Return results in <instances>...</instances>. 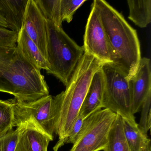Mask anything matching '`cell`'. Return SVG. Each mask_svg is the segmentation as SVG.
Segmentation results:
<instances>
[{
	"label": "cell",
	"instance_id": "obj_1",
	"mask_svg": "<svg viewBox=\"0 0 151 151\" xmlns=\"http://www.w3.org/2000/svg\"><path fill=\"white\" fill-rule=\"evenodd\" d=\"M0 92L12 94L20 102H32L49 95L45 76L17 46H0Z\"/></svg>",
	"mask_w": 151,
	"mask_h": 151
},
{
	"label": "cell",
	"instance_id": "obj_24",
	"mask_svg": "<svg viewBox=\"0 0 151 151\" xmlns=\"http://www.w3.org/2000/svg\"><path fill=\"white\" fill-rule=\"evenodd\" d=\"M18 33L8 29L0 27V46H17Z\"/></svg>",
	"mask_w": 151,
	"mask_h": 151
},
{
	"label": "cell",
	"instance_id": "obj_26",
	"mask_svg": "<svg viewBox=\"0 0 151 151\" xmlns=\"http://www.w3.org/2000/svg\"><path fill=\"white\" fill-rule=\"evenodd\" d=\"M151 147H150V148H148V149L146 150L145 151H151Z\"/></svg>",
	"mask_w": 151,
	"mask_h": 151
},
{
	"label": "cell",
	"instance_id": "obj_15",
	"mask_svg": "<svg viewBox=\"0 0 151 151\" xmlns=\"http://www.w3.org/2000/svg\"><path fill=\"white\" fill-rule=\"evenodd\" d=\"M125 139L131 151H145L151 147L147 134L139 129L135 120L122 118Z\"/></svg>",
	"mask_w": 151,
	"mask_h": 151
},
{
	"label": "cell",
	"instance_id": "obj_8",
	"mask_svg": "<svg viewBox=\"0 0 151 151\" xmlns=\"http://www.w3.org/2000/svg\"><path fill=\"white\" fill-rule=\"evenodd\" d=\"M83 47L85 52L103 63L114 62V55L107 36L99 14L93 3L86 26Z\"/></svg>",
	"mask_w": 151,
	"mask_h": 151
},
{
	"label": "cell",
	"instance_id": "obj_21",
	"mask_svg": "<svg viewBox=\"0 0 151 151\" xmlns=\"http://www.w3.org/2000/svg\"><path fill=\"white\" fill-rule=\"evenodd\" d=\"M86 0H60L61 17L63 22L70 23L76 11Z\"/></svg>",
	"mask_w": 151,
	"mask_h": 151
},
{
	"label": "cell",
	"instance_id": "obj_23",
	"mask_svg": "<svg viewBox=\"0 0 151 151\" xmlns=\"http://www.w3.org/2000/svg\"><path fill=\"white\" fill-rule=\"evenodd\" d=\"M151 93L146 98L141 106V116L138 124L140 129L145 134H147L148 130L151 128Z\"/></svg>",
	"mask_w": 151,
	"mask_h": 151
},
{
	"label": "cell",
	"instance_id": "obj_6",
	"mask_svg": "<svg viewBox=\"0 0 151 151\" xmlns=\"http://www.w3.org/2000/svg\"><path fill=\"white\" fill-rule=\"evenodd\" d=\"M104 85L102 108L109 109L122 118L135 120L132 112L131 91L125 73L112 63L102 65Z\"/></svg>",
	"mask_w": 151,
	"mask_h": 151
},
{
	"label": "cell",
	"instance_id": "obj_16",
	"mask_svg": "<svg viewBox=\"0 0 151 151\" xmlns=\"http://www.w3.org/2000/svg\"><path fill=\"white\" fill-rule=\"evenodd\" d=\"M128 18L140 28H145L151 22V0H128Z\"/></svg>",
	"mask_w": 151,
	"mask_h": 151
},
{
	"label": "cell",
	"instance_id": "obj_7",
	"mask_svg": "<svg viewBox=\"0 0 151 151\" xmlns=\"http://www.w3.org/2000/svg\"><path fill=\"white\" fill-rule=\"evenodd\" d=\"M116 114L102 109L84 120L79 136L70 151H104Z\"/></svg>",
	"mask_w": 151,
	"mask_h": 151
},
{
	"label": "cell",
	"instance_id": "obj_5",
	"mask_svg": "<svg viewBox=\"0 0 151 151\" xmlns=\"http://www.w3.org/2000/svg\"><path fill=\"white\" fill-rule=\"evenodd\" d=\"M13 127L30 123L53 139L59 114V102L51 95L29 102H20L12 99Z\"/></svg>",
	"mask_w": 151,
	"mask_h": 151
},
{
	"label": "cell",
	"instance_id": "obj_12",
	"mask_svg": "<svg viewBox=\"0 0 151 151\" xmlns=\"http://www.w3.org/2000/svg\"><path fill=\"white\" fill-rule=\"evenodd\" d=\"M104 80L101 68L93 75L79 111L84 118L102 109Z\"/></svg>",
	"mask_w": 151,
	"mask_h": 151
},
{
	"label": "cell",
	"instance_id": "obj_19",
	"mask_svg": "<svg viewBox=\"0 0 151 151\" xmlns=\"http://www.w3.org/2000/svg\"><path fill=\"white\" fill-rule=\"evenodd\" d=\"M14 118L12 99L0 100V137L12 130Z\"/></svg>",
	"mask_w": 151,
	"mask_h": 151
},
{
	"label": "cell",
	"instance_id": "obj_22",
	"mask_svg": "<svg viewBox=\"0 0 151 151\" xmlns=\"http://www.w3.org/2000/svg\"><path fill=\"white\" fill-rule=\"evenodd\" d=\"M23 124L0 137V151H15Z\"/></svg>",
	"mask_w": 151,
	"mask_h": 151
},
{
	"label": "cell",
	"instance_id": "obj_11",
	"mask_svg": "<svg viewBox=\"0 0 151 151\" xmlns=\"http://www.w3.org/2000/svg\"><path fill=\"white\" fill-rule=\"evenodd\" d=\"M22 124L15 151H47L53 139L30 123Z\"/></svg>",
	"mask_w": 151,
	"mask_h": 151
},
{
	"label": "cell",
	"instance_id": "obj_2",
	"mask_svg": "<svg viewBox=\"0 0 151 151\" xmlns=\"http://www.w3.org/2000/svg\"><path fill=\"white\" fill-rule=\"evenodd\" d=\"M114 55L113 63L129 80L135 75L141 59L140 43L136 30L124 17L104 0H94Z\"/></svg>",
	"mask_w": 151,
	"mask_h": 151
},
{
	"label": "cell",
	"instance_id": "obj_14",
	"mask_svg": "<svg viewBox=\"0 0 151 151\" xmlns=\"http://www.w3.org/2000/svg\"><path fill=\"white\" fill-rule=\"evenodd\" d=\"M17 47L23 57L37 69L40 71L49 70L48 61L22 28L18 33Z\"/></svg>",
	"mask_w": 151,
	"mask_h": 151
},
{
	"label": "cell",
	"instance_id": "obj_10",
	"mask_svg": "<svg viewBox=\"0 0 151 151\" xmlns=\"http://www.w3.org/2000/svg\"><path fill=\"white\" fill-rule=\"evenodd\" d=\"M131 91L133 115L140 111L146 98L151 93V61L148 58H141L136 74L129 80Z\"/></svg>",
	"mask_w": 151,
	"mask_h": 151
},
{
	"label": "cell",
	"instance_id": "obj_4",
	"mask_svg": "<svg viewBox=\"0 0 151 151\" xmlns=\"http://www.w3.org/2000/svg\"><path fill=\"white\" fill-rule=\"evenodd\" d=\"M47 22V60L49 68L46 72L66 86L84 54V49L70 38L62 28Z\"/></svg>",
	"mask_w": 151,
	"mask_h": 151
},
{
	"label": "cell",
	"instance_id": "obj_25",
	"mask_svg": "<svg viewBox=\"0 0 151 151\" xmlns=\"http://www.w3.org/2000/svg\"><path fill=\"white\" fill-rule=\"evenodd\" d=\"M0 27L7 29V24L6 22L5 19L0 15Z\"/></svg>",
	"mask_w": 151,
	"mask_h": 151
},
{
	"label": "cell",
	"instance_id": "obj_17",
	"mask_svg": "<svg viewBox=\"0 0 151 151\" xmlns=\"http://www.w3.org/2000/svg\"><path fill=\"white\" fill-rule=\"evenodd\" d=\"M104 151H131L124 137L122 117L120 115L116 114Z\"/></svg>",
	"mask_w": 151,
	"mask_h": 151
},
{
	"label": "cell",
	"instance_id": "obj_13",
	"mask_svg": "<svg viewBox=\"0 0 151 151\" xmlns=\"http://www.w3.org/2000/svg\"><path fill=\"white\" fill-rule=\"evenodd\" d=\"M29 0H0V15L7 29L18 33L22 29Z\"/></svg>",
	"mask_w": 151,
	"mask_h": 151
},
{
	"label": "cell",
	"instance_id": "obj_18",
	"mask_svg": "<svg viewBox=\"0 0 151 151\" xmlns=\"http://www.w3.org/2000/svg\"><path fill=\"white\" fill-rule=\"evenodd\" d=\"M46 20L58 28H62L60 0H34Z\"/></svg>",
	"mask_w": 151,
	"mask_h": 151
},
{
	"label": "cell",
	"instance_id": "obj_3",
	"mask_svg": "<svg viewBox=\"0 0 151 151\" xmlns=\"http://www.w3.org/2000/svg\"><path fill=\"white\" fill-rule=\"evenodd\" d=\"M104 63L85 52L66 90L56 95L59 111L55 133L59 137V140L65 137L71 129L79 114L92 78Z\"/></svg>",
	"mask_w": 151,
	"mask_h": 151
},
{
	"label": "cell",
	"instance_id": "obj_20",
	"mask_svg": "<svg viewBox=\"0 0 151 151\" xmlns=\"http://www.w3.org/2000/svg\"><path fill=\"white\" fill-rule=\"evenodd\" d=\"M85 119L80 114H78L71 129L65 137L57 141L53 148L54 151H58L65 144H74L75 143L82 129Z\"/></svg>",
	"mask_w": 151,
	"mask_h": 151
},
{
	"label": "cell",
	"instance_id": "obj_9",
	"mask_svg": "<svg viewBox=\"0 0 151 151\" xmlns=\"http://www.w3.org/2000/svg\"><path fill=\"white\" fill-rule=\"evenodd\" d=\"M22 28L47 60V22L34 0L28 1Z\"/></svg>",
	"mask_w": 151,
	"mask_h": 151
}]
</instances>
